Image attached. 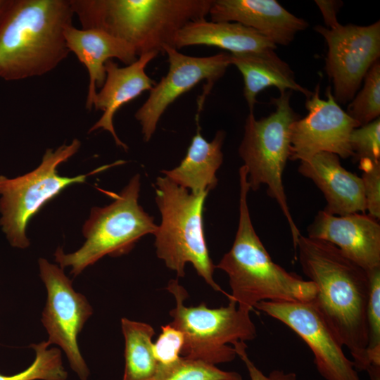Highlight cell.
Masks as SVG:
<instances>
[{
  "mask_svg": "<svg viewBox=\"0 0 380 380\" xmlns=\"http://www.w3.org/2000/svg\"><path fill=\"white\" fill-rule=\"evenodd\" d=\"M296 250L303 272L317 288L312 302L350 351L355 368L368 374V272L323 240L300 235Z\"/></svg>",
  "mask_w": 380,
  "mask_h": 380,
  "instance_id": "1",
  "label": "cell"
},
{
  "mask_svg": "<svg viewBox=\"0 0 380 380\" xmlns=\"http://www.w3.org/2000/svg\"><path fill=\"white\" fill-rule=\"evenodd\" d=\"M70 0H13L0 23V78L44 75L69 53L64 36L72 25Z\"/></svg>",
  "mask_w": 380,
  "mask_h": 380,
  "instance_id": "2",
  "label": "cell"
},
{
  "mask_svg": "<svg viewBox=\"0 0 380 380\" xmlns=\"http://www.w3.org/2000/svg\"><path fill=\"white\" fill-rule=\"evenodd\" d=\"M213 0H70L82 29L120 39L137 56L174 47L179 31L208 15Z\"/></svg>",
  "mask_w": 380,
  "mask_h": 380,
  "instance_id": "3",
  "label": "cell"
},
{
  "mask_svg": "<svg viewBox=\"0 0 380 380\" xmlns=\"http://www.w3.org/2000/svg\"><path fill=\"white\" fill-rule=\"evenodd\" d=\"M239 217L231 249L215 268L229 277L232 290L228 299L248 311L261 301H312L317 288L295 273L287 272L269 255L251 222L248 194L250 190L246 167L239 168Z\"/></svg>",
  "mask_w": 380,
  "mask_h": 380,
  "instance_id": "4",
  "label": "cell"
},
{
  "mask_svg": "<svg viewBox=\"0 0 380 380\" xmlns=\"http://www.w3.org/2000/svg\"><path fill=\"white\" fill-rule=\"evenodd\" d=\"M154 189L161 215L153 234L158 258L178 277L185 276V266L191 263L213 289L228 297L214 280L215 265L204 235L203 211L208 194L194 195L165 176L157 177Z\"/></svg>",
  "mask_w": 380,
  "mask_h": 380,
  "instance_id": "5",
  "label": "cell"
},
{
  "mask_svg": "<svg viewBox=\"0 0 380 380\" xmlns=\"http://www.w3.org/2000/svg\"><path fill=\"white\" fill-rule=\"evenodd\" d=\"M140 188V175L136 174L119 194H113V202L92 207L82 229L85 241L72 253L58 247L53 253L57 265L70 267L76 277L103 257L127 254L144 236L153 234L158 225L139 204Z\"/></svg>",
  "mask_w": 380,
  "mask_h": 380,
  "instance_id": "6",
  "label": "cell"
},
{
  "mask_svg": "<svg viewBox=\"0 0 380 380\" xmlns=\"http://www.w3.org/2000/svg\"><path fill=\"white\" fill-rule=\"evenodd\" d=\"M291 91L272 98L273 113L256 120L249 112L244 134L239 148L250 189L257 191L262 184L267 186L270 197L278 203L289 226L294 249L301 235L291 214L282 181L284 170L291 153V127L299 118L290 105Z\"/></svg>",
  "mask_w": 380,
  "mask_h": 380,
  "instance_id": "7",
  "label": "cell"
},
{
  "mask_svg": "<svg viewBox=\"0 0 380 380\" xmlns=\"http://www.w3.org/2000/svg\"><path fill=\"white\" fill-rule=\"evenodd\" d=\"M167 290L175 298L169 324L183 335L182 357L213 365L229 362L237 356L229 344L255 338L250 311L239 308L234 300L229 299L227 306L218 308H209L205 303L187 307L184 304L187 292L177 279L170 280Z\"/></svg>",
  "mask_w": 380,
  "mask_h": 380,
  "instance_id": "8",
  "label": "cell"
},
{
  "mask_svg": "<svg viewBox=\"0 0 380 380\" xmlns=\"http://www.w3.org/2000/svg\"><path fill=\"white\" fill-rule=\"evenodd\" d=\"M80 147V141L74 139L55 150L47 148L40 164L31 172L12 178L0 175V227L12 247L25 249L30 246L27 224L47 202L66 187L84 183L89 176L109 167L104 165L75 177L60 175L58 167Z\"/></svg>",
  "mask_w": 380,
  "mask_h": 380,
  "instance_id": "9",
  "label": "cell"
},
{
  "mask_svg": "<svg viewBox=\"0 0 380 380\" xmlns=\"http://www.w3.org/2000/svg\"><path fill=\"white\" fill-rule=\"evenodd\" d=\"M38 265L46 291L41 322L48 335L47 341L65 353L80 380H87L89 369L80 350L78 337L93 315V308L84 295L74 289L62 267L43 258L38 260Z\"/></svg>",
  "mask_w": 380,
  "mask_h": 380,
  "instance_id": "10",
  "label": "cell"
},
{
  "mask_svg": "<svg viewBox=\"0 0 380 380\" xmlns=\"http://www.w3.org/2000/svg\"><path fill=\"white\" fill-rule=\"evenodd\" d=\"M328 51L325 70L333 84V96L346 103L355 96L370 67L380 57V21L360 26L340 24L334 29L317 25Z\"/></svg>",
  "mask_w": 380,
  "mask_h": 380,
  "instance_id": "11",
  "label": "cell"
},
{
  "mask_svg": "<svg viewBox=\"0 0 380 380\" xmlns=\"http://www.w3.org/2000/svg\"><path fill=\"white\" fill-rule=\"evenodd\" d=\"M255 308L284 323L309 346L325 380H360L353 360L312 301H261Z\"/></svg>",
  "mask_w": 380,
  "mask_h": 380,
  "instance_id": "12",
  "label": "cell"
},
{
  "mask_svg": "<svg viewBox=\"0 0 380 380\" xmlns=\"http://www.w3.org/2000/svg\"><path fill=\"white\" fill-rule=\"evenodd\" d=\"M319 84L307 98V115L296 120L291 127V160L303 161L321 152L342 158L353 157L350 136L360 125L336 101L331 87L327 99L319 96Z\"/></svg>",
  "mask_w": 380,
  "mask_h": 380,
  "instance_id": "13",
  "label": "cell"
},
{
  "mask_svg": "<svg viewBox=\"0 0 380 380\" xmlns=\"http://www.w3.org/2000/svg\"><path fill=\"white\" fill-rule=\"evenodd\" d=\"M163 51L167 56L168 72L153 87L146 101L134 114L146 142L152 138L160 118L172 103L203 80L208 82L210 89L231 65L230 53L194 57L168 46Z\"/></svg>",
  "mask_w": 380,
  "mask_h": 380,
  "instance_id": "14",
  "label": "cell"
},
{
  "mask_svg": "<svg viewBox=\"0 0 380 380\" xmlns=\"http://www.w3.org/2000/svg\"><path fill=\"white\" fill-rule=\"evenodd\" d=\"M379 221L366 213L334 215L321 210L308 227V236L336 246L369 272L380 268Z\"/></svg>",
  "mask_w": 380,
  "mask_h": 380,
  "instance_id": "15",
  "label": "cell"
},
{
  "mask_svg": "<svg viewBox=\"0 0 380 380\" xmlns=\"http://www.w3.org/2000/svg\"><path fill=\"white\" fill-rule=\"evenodd\" d=\"M212 22L238 23L252 28L276 45H289L308 23L276 0H213Z\"/></svg>",
  "mask_w": 380,
  "mask_h": 380,
  "instance_id": "16",
  "label": "cell"
},
{
  "mask_svg": "<svg viewBox=\"0 0 380 380\" xmlns=\"http://www.w3.org/2000/svg\"><path fill=\"white\" fill-rule=\"evenodd\" d=\"M158 52L143 54L132 64L119 67L113 60L106 63V80L94 96L93 107L103 111L100 119L89 129L88 133L103 129L113 136L115 144L127 151L128 146L118 137L113 125V117L125 104L136 99L145 91H150L156 84L146 72V68Z\"/></svg>",
  "mask_w": 380,
  "mask_h": 380,
  "instance_id": "17",
  "label": "cell"
},
{
  "mask_svg": "<svg viewBox=\"0 0 380 380\" xmlns=\"http://www.w3.org/2000/svg\"><path fill=\"white\" fill-rule=\"evenodd\" d=\"M298 172L311 179L322 192L327 202L324 209L326 213L334 215L366 213L362 179L345 169L337 155L317 153L300 161Z\"/></svg>",
  "mask_w": 380,
  "mask_h": 380,
  "instance_id": "18",
  "label": "cell"
},
{
  "mask_svg": "<svg viewBox=\"0 0 380 380\" xmlns=\"http://www.w3.org/2000/svg\"><path fill=\"white\" fill-rule=\"evenodd\" d=\"M64 36L69 51L75 53L88 71L89 82L85 105L90 110L96 88L101 89L106 80V63L117 58L128 65L138 56L129 44L101 30L78 29L71 25L65 28Z\"/></svg>",
  "mask_w": 380,
  "mask_h": 380,
  "instance_id": "19",
  "label": "cell"
},
{
  "mask_svg": "<svg viewBox=\"0 0 380 380\" xmlns=\"http://www.w3.org/2000/svg\"><path fill=\"white\" fill-rule=\"evenodd\" d=\"M231 65L241 73L243 95L249 112H253L257 95L268 87H277L280 93L296 91L308 98L312 91L296 82L290 66L273 49L242 53H230Z\"/></svg>",
  "mask_w": 380,
  "mask_h": 380,
  "instance_id": "20",
  "label": "cell"
},
{
  "mask_svg": "<svg viewBox=\"0 0 380 380\" xmlns=\"http://www.w3.org/2000/svg\"><path fill=\"white\" fill-rule=\"evenodd\" d=\"M196 116L197 131L193 137L186 154L176 167L162 173L178 186L194 195L208 194L217 184L216 172L223 161L222 146L225 132H217L208 141L202 136Z\"/></svg>",
  "mask_w": 380,
  "mask_h": 380,
  "instance_id": "21",
  "label": "cell"
},
{
  "mask_svg": "<svg viewBox=\"0 0 380 380\" xmlns=\"http://www.w3.org/2000/svg\"><path fill=\"white\" fill-rule=\"evenodd\" d=\"M194 45L216 46L232 54L277 48L273 42L252 28L238 23L212 22L205 18L188 23L176 36V49Z\"/></svg>",
  "mask_w": 380,
  "mask_h": 380,
  "instance_id": "22",
  "label": "cell"
},
{
  "mask_svg": "<svg viewBox=\"0 0 380 380\" xmlns=\"http://www.w3.org/2000/svg\"><path fill=\"white\" fill-rule=\"evenodd\" d=\"M120 322L125 339L122 380H154L159 366L153 353V328L125 317Z\"/></svg>",
  "mask_w": 380,
  "mask_h": 380,
  "instance_id": "23",
  "label": "cell"
},
{
  "mask_svg": "<svg viewBox=\"0 0 380 380\" xmlns=\"http://www.w3.org/2000/svg\"><path fill=\"white\" fill-rule=\"evenodd\" d=\"M34 352L32 363L13 375L0 373V380H66L68 372L63 365L61 349L51 347L47 341L32 343Z\"/></svg>",
  "mask_w": 380,
  "mask_h": 380,
  "instance_id": "24",
  "label": "cell"
},
{
  "mask_svg": "<svg viewBox=\"0 0 380 380\" xmlns=\"http://www.w3.org/2000/svg\"><path fill=\"white\" fill-rule=\"evenodd\" d=\"M364 84L348 105L347 114L360 127L379 118L380 115V62L376 61L367 72Z\"/></svg>",
  "mask_w": 380,
  "mask_h": 380,
  "instance_id": "25",
  "label": "cell"
},
{
  "mask_svg": "<svg viewBox=\"0 0 380 380\" xmlns=\"http://www.w3.org/2000/svg\"><path fill=\"white\" fill-rule=\"evenodd\" d=\"M154 380H242V376L238 372L181 356L172 364L158 367Z\"/></svg>",
  "mask_w": 380,
  "mask_h": 380,
  "instance_id": "26",
  "label": "cell"
},
{
  "mask_svg": "<svg viewBox=\"0 0 380 380\" xmlns=\"http://www.w3.org/2000/svg\"><path fill=\"white\" fill-rule=\"evenodd\" d=\"M369 295L367 308L370 380H380V268L369 272Z\"/></svg>",
  "mask_w": 380,
  "mask_h": 380,
  "instance_id": "27",
  "label": "cell"
},
{
  "mask_svg": "<svg viewBox=\"0 0 380 380\" xmlns=\"http://www.w3.org/2000/svg\"><path fill=\"white\" fill-rule=\"evenodd\" d=\"M355 162H380V119L355 128L350 136Z\"/></svg>",
  "mask_w": 380,
  "mask_h": 380,
  "instance_id": "28",
  "label": "cell"
},
{
  "mask_svg": "<svg viewBox=\"0 0 380 380\" xmlns=\"http://www.w3.org/2000/svg\"><path fill=\"white\" fill-rule=\"evenodd\" d=\"M183 335L167 324L161 327V333L153 343V353L158 366H166L176 362L182 355Z\"/></svg>",
  "mask_w": 380,
  "mask_h": 380,
  "instance_id": "29",
  "label": "cell"
},
{
  "mask_svg": "<svg viewBox=\"0 0 380 380\" xmlns=\"http://www.w3.org/2000/svg\"><path fill=\"white\" fill-rule=\"evenodd\" d=\"M362 170V181L365 198L366 211L368 215L380 219V162L359 163Z\"/></svg>",
  "mask_w": 380,
  "mask_h": 380,
  "instance_id": "30",
  "label": "cell"
},
{
  "mask_svg": "<svg viewBox=\"0 0 380 380\" xmlns=\"http://www.w3.org/2000/svg\"><path fill=\"white\" fill-rule=\"evenodd\" d=\"M232 346L234 348L237 356L244 362L251 380H297L296 373L292 372H286L283 370L274 369L267 375L264 374L248 357L246 350L247 346L244 342L234 343Z\"/></svg>",
  "mask_w": 380,
  "mask_h": 380,
  "instance_id": "31",
  "label": "cell"
},
{
  "mask_svg": "<svg viewBox=\"0 0 380 380\" xmlns=\"http://www.w3.org/2000/svg\"><path fill=\"white\" fill-rule=\"evenodd\" d=\"M315 2L322 13L327 28L334 29L340 25L337 19V15L343 6L342 1L334 0H316Z\"/></svg>",
  "mask_w": 380,
  "mask_h": 380,
  "instance_id": "32",
  "label": "cell"
},
{
  "mask_svg": "<svg viewBox=\"0 0 380 380\" xmlns=\"http://www.w3.org/2000/svg\"><path fill=\"white\" fill-rule=\"evenodd\" d=\"M13 0H0V23L1 22L6 12L10 7Z\"/></svg>",
  "mask_w": 380,
  "mask_h": 380,
  "instance_id": "33",
  "label": "cell"
}]
</instances>
